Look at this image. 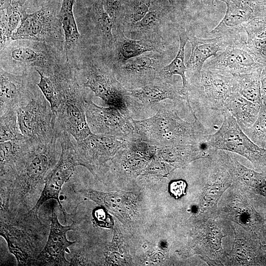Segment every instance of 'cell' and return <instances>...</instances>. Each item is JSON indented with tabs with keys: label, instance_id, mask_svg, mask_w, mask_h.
Instances as JSON below:
<instances>
[{
	"label": "cell",
	"instance_id": "cell-2",
	"mask_svg": "<svg viewBox=\"0 0 266 266\" xmlns=\"http://www.w3.org/2000/svg\"><path fill=\"white\" fill-rule=\"evenodd\" d=\"M222 114L223 122L215 133L209 134L205 143L206 148L238 154L248 160L256 169L266 171V148L254 143L228 111Z\"/></svg>",
	"mask_w": 266,
	"mask_h": 266
},
{
	"label": "cell",
	"instance_id": "cell-22",
	"mask_svg": "<svg viewBox=\"0 0 266 266\" xmlns=\"http://www.w3.org/2000/svg\"><path fill=\"white\" fill-rule=\"evenodd\" d=\"M37 141L23 135L0 142L1 181H8L16 174Z\"/></svg>",
	"mask_w": 266,
	"mask_h": 266
},
{
	"label": "cell",
	"instance_id": "cell-20",
	"mask_svg": "<svg viewBox=\"0 0 266 266\" xmlns=\"http://www.w3.org/2000/svg\"><path fill=\"white\" fill-rule=\"evenodd\" d=\"M74 222L68 226L61 225L54 207H52L50 233L45 247L37 257L39 264L46 266L69 265L65 253L75 241H69L66 233L74 230Z\"/></svg>",
	"mask_w": 266,
	"mask_h": 266
},
{
	"label": "cell",
	"instance_id": "cell-14",
	"mask_svg": "<svg viewBox=\"0 0 266 266\" xmlns=\"http://www.w3.org/2000/svg\"><path fill=\"white\" fill-rule=\"evenodd\" d=\"M220 153L232 179L231 187L254 206H266V170L258 172L243 166L225 151L220 150Z\"/></svg>",
	"mask_w": 266,
	"mask_h": 266
},
{
	"label": "cell",
	"instance_id": "cell-27",
	"mask_svg": "<svg viewBox=\"0 0 266 266\" xmlns=\"http://www.w3.org/2000/svg\"><path fill=\"white\" fill-rule=\"evenodd\" d=\"M261 107L260 105L247 100L238 93L230 103L227 111L244 131L255 123Z\"/></svg>",
	"mask_w": 266,
	"mask_h": 266
},
{
	"label": "cell",
	"instance_id": "cell-45",
	"mask_svg": "<svg viewBox=\"0 0 266 266\" xmlns=\"http://www.w3.org/2000/svg\"><path fill=\"white\" fill-rule=\"evenodd\" d=\"M33 1H37L42 2V3L46 5H56L59 3L60 0H28Z\"/></svg>",
	"mask_w": 266,
	"mask_h": 266
},
{
	"label": "cell",
	"instance_id": "cell-8",
	"mask_svg": "<svg viewBox=\"0 0 266 266\" xmlns=\"http://www.w3.org/2000/svg\"><path fill=\"white\" fill-rule=\"evenodd\" d=\"M71 135L61 131L59 140L61 144V154L55 166L48 172L44 181V186L37 202L32 210L37 213L46 201L55 200L65 216L66 213L61 203L59 196L62 187L73 175L77 166L74 157V145L70 138Z\"/></svg>",
	"mask_w": 266,
	"mask_h": 266
},
{
	"label": "cell",
	"instance_id": "cell-15",
	"mask_svg": "<svg viewBox=\"0 0 266 266\" xmlns=\"http://www.w3.org/2000/svg\"><path fill=\"white\" fill-rule=\"evenodd\" d=\"M83 86L89 88L93 96L100 98L108 106L117 108L131 116L127 91L110 72L92 67L88 71Z\"/></svg>",
	"mask_w": 266,
	"mask_h": 266
},
{
	"label": "cell",
	"instance_id": "cell-13",
	"mask_svg": "<svg viewBox=\"0 0 266 266\" xmlns=\"http://www.w3.org/2000/svg\"><path fill=\"white\" fill-rule=\"evenodd\" d=\"M195 86L202 103L222 113L227 111L230 103L238 93L234 77L204 68L201 70L200 83Z\"/></svg>",
	"mask_w": 266,
	"mask_h": 266
},
{
	"label": "cell",
	"instance_id": "cell-25",
	"mask_svg": "<svg viewBox=\"0 0 266 266\" xmlns=\"http://www.w3.org/2000/svg\"><path fill=\"white\" fill-rule=\"evenodd\" d=\"M178 35L180 44L177 53L171 62L162 68L160 74L164 79L170 78L174 75L181 76L182 86L179 91L181 94L186 99L187 102L189 100V95L191 89V85L188 82L186 76L187 68L184 64L185 47L189 37L188 34L182 27L178 29Z\"/></svg>",
	"mask_w": 266,
	"mask_h": 266
},
{
	"label": "cell",
	"instance_id": "cell-34",
	"mask_svg": "<svg viewBox=\"0 0 266 266\" xmlns=\"http://www.w3.org/2000/svg\"><path fill=\"white\" fill-rule=\"evenodd\" d=\"M118 230L115 228L114 230L113 238L111 244L106 254V265L119 266L124 265L128 263V261L124 258V253L122 246L120 247V237Z\"/></svg>",
	"mask_w": 266,
	"mask_h": 266
},
{
	"label": "cell",
	"instance_id": "cell-7",
	"mask_svg": "<svg viewBox=\"0 0 266 266\" xmlns=\"http://www.w3.org/2000/svg\"><path fill=\"white\" fill-rule=\"evenodd\" d=\"M218 214L239 225L261 242L266 239L265 219L253 204L237 190L230 187L222 196Z\"/></svg>",
	"mask_w": 266,
	"mask_h": 266
},
{
	"label": "cell",
	"instance_id": "cell-17",
	"mask_svg": "<svg viewBox=\"0 0 266 266\" xmlns=\"http://www.w3.org/2000/svg\"><path fill=\"white\" fill-rule=\"evenodd\" d=\"M55 5L42 6L28 14L25 11L21 23L14 32L11 39H29L42 42L55 37L56 33Z\"/></svg>",
	"mask_w": 266,
	"mask_h": 266
},
{
	"label": "cell",
	"instance_id": "cell-47",
	"mask_svg": "<svg viewBox=\"0 0 266 266\" xmlns=\"http://www.w3.org/2000/svg\"><path fill=\"white\" fill-rule=\"evenodd\" d=\"M169 1V2L171 3V4H173L174 2V0H168Z\"/></svg>",
	"mask_w": 266,
	"mask_h": 266
},
{
	"label": "cell",
	"instance_id": "cell-35",
	"mask_svg": "<svg viewBox=\"0 0 266 266\" xmlns=\"http://www.w3.org/2000/svg\"><path fill=\"white\" fill-rule=\"evenodd\" d=\"M154 61L146 56H139L123 67L124 73L129 75H140L155 69Z\"/></svg>",
	"mask_w": 266,
	"mask_h": 266
},
{
	"label": "cell",
	"instance_id": "cell-29",
	"mask_svg": "<svg viewBox=\"0 0 266 266\" xmlns=\"http://www.w3.org/2000/svg\"><path fill=\"white\" fill-rule=\"evenodd\" d=\"M35 69L39 75V81L36 85L55 114L61 103L60 91L50 74L38 68Z\"/></svg>",
	"mask_w": 266,
	"mask_h": 266
},
{
	"label": "cell",
	"instance_id": "cell-24",
	"mask_svg": "<svg viewBox=\"0 0 266 266\" xmlns=\"http://www.w3.org/2000/svg\"><path fill=\"white\" fill-rule=\"evenodd\" d=\"M126 95L129 98L136 99L147 106L155 105L167 99L186 101L179 90L165 83L161 85L148 84L139 88L127 90Z\"/></svg>",
	"mask_w": 266,
	"mask_h": 266
},
{
	"label": "cell",
	"instance_id": "cell-46",
	"mask_svg": "<svg viewBox=\"0 0 266 266\" xmlns=\"http://www.w3.org/2000/svg\"><path fill=\"white\" fill-rule=\"evenodd\" d=\"M265 222L266 223V219H265ZM263 248L264 250L266 252V245L263 244Z\"/></svg>",
	"mask_w": 266,
	"mask_h": 266
},
{
	"label": "cell",
	"instance_id": "cell-38",
	"mask_svg": "<svg viewBox=\"0 0 266 266\" xmlns=\"http://www.w3.org/2000/svg\"><path fill=\"white\" fill-rule=\"evenodd\" d=\"M92 215L94 222L97 226L108 229L113 228V219L104 208L101 206L96 208Z\"/></svg>",
	"mask_w": 266,
	"mask_h": 266
},
{
	"label": "cell",
	"instance_id": "cell-18",
	"mask_svg": "<svg viewBox=\"0 0 266 266\" xmlns=\"http://www.w3.org/2000/svg\"><path fill=\"white\" fill-rule=\"evenodd\" d=\"M0 114L9 109H17L27 104L38 90H35L27 75H15L0 70Z\"/></svg>",
	"mask_w": 266,
	"mask_h": 266
},
{
	"label": "cell",
	"instance_id": "cell-31",
	"mask_svg": "<svg viewBox=\"0 0 266 266\" xmlns=\"http://www.w3.org/2000/svg\"><path fill=\"white\" fill-rule=\"evenodd\" d=\"M59 21L65 35V47L66 54L77 43L80 37L73 12L59 13Z\"/></svg>",
	"mask_w": 266,
	"mask_h": 266
},
{
	"label": "cell",
	"instance_id": "cell-16",
	"mask_svg": "<svg viewBox=\"0 0 266 266\" xmlns=\"http://www.w3.org/2000/svg\"><path fill=\"white\" fill-rule=\"evenodd\" d=\"M234 234L231 250L222 261L224 266H266V252L262 242L238 224L231 222Z\"/></svg>",
	"mask_w": 266,
	"mask_h": 266
},
{
	"label": "cell",
	"instance_id": "cell-33",
	"mask_svg": "<svg viewBox=\"0 0 266 266\" xmlns=\"http://www.w3.org/2000/svg\"><path fill=\"white\" fill-rule=\"evenodd\" d=\"M150 43L143 40H125L121 45L119 54L123 60L140 56L147 51H155Z\"/></svg>",
	"mask_w": 266,
	"mask_h": 266
},
{
	"label": "cell",
	"instance_id": "cell-12",
	"mask_svg": "<svg viewBox=\"0 0 266 266\" xmlns=\"http://www.w3.org/2000/svg\"><path fill=\"white\" fill-rule=\"evenodd\" d=\"M123 141L112 136L92 133L76 141L74 145L77 166H84L94 174L113 158L122 146Z\"/></svg>",
	"mask_w": 266,
	"mask_h": 266
},
{
	"label": "cell",
	"instance_id": "cell-26",
	"mask_svg": "<svg viewBox=\"0 0 266 266\" xmlns=\"http://www.w3.org/2000/svg\"><path fill=\"white\" fill-rule=\"evenodd\" d=\"M10 56L13 61L21 65L35 66L39 69L53 66L47 50L37 45L15 47L10 51Z\"/></svg>",
	"mask_w": 266,
	"mask_h": 266
},
{
	"label": "cell",
	"instance_id": "cell-11",
	"mask_svg": "<svg viewBox=\"0 0 266 266\" xmlns=\"http://www.w3.org/2000/svg\"><path fill=\"white\" fill-rule=\"evenodd\" d=\"M264 66L241 36L230 40L223 52L204 64L203 68L236 77Z\"/></svg>",
	"mask_w": 266,
	"mask_h": 266
},
{
	"label": "cell",
	"instance_id": "cell-19",
	"mask_svg": "<svg viewBox=\"0 0 266 266\" xmlns=\"http://www.w3.org/2000/svg\"><path fill=\"white\" fill-rule=\"evenodd\" d=\"M78 193L95 202L126 225L133 222L137 213L136 198L131 193L103 192L81 189Z\"/></svg>",
	"mask_w": 266,
	"mask_h": 266
},
{
	"label": "cell",
	"instance_id": "cell-4",
	"mask_svg": "<svg viewBox=\"0 0 266 266\" xmlns=\"http://www.w3.org/2000/svg\"><path fill=\"white\" fill-rule=\"evenodd\" d=\"M58 142L59 138L45 143L36 142L19 170L9 181L19 189L22 197L44 183L46 175L59 159Z\"/></svg>",
	"mask_w": 266,
	"mask_h": 266
},
{
	"label": "cell",
	"instance_id": "cell-42",
	"mask_svg": "<svg viewBox=\"0 0 266 266\" xmlns=\"http://www.w3.org/2000/svg\"><path fill=\"white\" fill-rule=\"evenodd\" d=\"M119 6V0H107V12L111 17H115Z\"/></svg>",
	"mask_w": 266,
	"mask_h": 266
},
{
	"label": "cell",
	"instance_id": "cell-43",
	"mask_svg": "<svg viewBox=\"0 0 266 266\" xmlns=\"http://www.w3.org/2000/svg\"><path fill=\"white\" fill-rule=\"evenodd\" d=\"M261 89L263 104H266V68L263 69L261 76Z\"/></svg>",
	"mask_w": 266,
	"mask_h": 266
},
{
	"label": "cell",
	"instance_id": "cell-37",
	"mask_svg": "<svg viewBox=\"0 0 266 266\" xmlns=\"http://www.w3.org/2000/svg\"><path fill=\"white\" fill-rule=\"evenodd\" d=\"M264 17L253 19L245 25L244 30L247 38L266 37V19L263 18Z\"/></svg>",
	"mask_w": 266,
	"mask_h": 266
},
{
	"label": "cell",
	"instance_id": "cell-32",
	"mask_svg": "<svg viewBox=\"0 0 266 266\" xmlns=\"http://www.w3.org/2000/svg\"><path fill=\"white\" fill-rule=\"evenodd\" d=\"M243 132L257 145L266 148V104L261 107L253 125Z\"/></svg>",
	"mask_w": 266,
	"mask_h": 266
},
{
	"label": "cell",
	"instance_id": "cell-1",
	"mask_svg": "<svg viewBox=\"0 0 266 266\" xmlns=\"http://www.w3.org/2000/svg\"><path fill=\"white\" fill-rule=\"evenodd\" d=\"M195 120H183L176 111L162 105L151 117L135 120L131 117L134 134L140 139L157 146L176 144H204L209 133L194 111Z\"/></svg>",
	"mask_w": 266,
	"mask_h": 266
},
{
	"label": "cell",
	"instance_id": "cell-9",
	"mask_svg": "<svg viewBox=\"0 0 266 266\" xmlns=\"http://www.w3.org/2000/svg\"><path fill=\"white\" fill-rule=\"evenodd\" d=\"M86 120L93 133L115 137L125 140L135 137L131 116L116 107L95 104L89 96L85 101Z\"/></svg>",
	"mask_w": 266,
	"mask_h": 266
},
{
	"label": "cell",
	"instance_id": "cell-21",
	"mask_svg": "<svg viewBox=\"0 0 266 266\" xmlns=\"http://www.w3.org/2000/svg\"><path fill=\"white\" fill-rule=\"evenodd\" d=\"M191 45V53L186 64V73L194 86L198 85L201 79V72L205 61L211 56H217V53L224 51L228 44L221 37L200 38L188 34Z\"/></svg>",
	"mask_w": 266,
	"mask_h": 266
},
{
	"label": "cell",
	"instance_id": "cell-28",
	"mask_svg": "<svg viewBox=\"0 0 266 266\" xmlns=\"http://www.w3.org/2000/svg\"><path fill=\"white\" fill-rule=\"evenodd\" d=\"M263 68L234 77L237 82L238 93L247 100L261 106V76Z\"/></svg>",
	"mask_w": 266,
	"mask_h": 266
},
{
	"label": "cell",
	"instance_id": "cell-30",
	"mask_svg": "<svg viewBox=\"0 0 266 266\" xmlns=\"http://www.w3.org/2000/svg\"><path fill=\"white\" fill-rule=\"evenodd\" d=\"M17 112L16 109H9L0 114V142L23 135L19 129Z\"/></svg>",
	"mask_w": 266,
	"mask_h": 266
},
{
	"label": "cell",
	"instance_id": "cell-40",
	"mask_svg": "<svg viewBox=\"0 0 266 266\" xmlns=\"http://www.w3.org/2000/svg\"><path fill=\"white\" fill-rule=\"evenodd\" d=\"M148 6L145 3L136 6L133 13V19L134 22H139L148 11Z\"/></svg>",
	"mask_w": 266,
	"mask_h": 266
},
{
	"label": "cell",
	"instance_id": "cell-44",
	"mask_svg": "<svg viewBox=\"0 0 266 266\" xmlns=\"http://www.w3.org/2000/svg\"><path fill=\"white\" fill-rule=\"evenodd\" d=\"M204 10H211L214 7L215 0H197Z\"/></svg>",
	"mask_w": 266,
	"mask_h": 266
},
{
	"label": "cell",
	"instance_id": "cell-39",
	"mask_svg": "<svg viewBox=\"0 0 266 266\" xmlns=\"http://www.w3.org/2000/svg\"><path fill=\"white\" fill-rule=\"evenodd\" d=\"M187 188L186 182L182 180H178L171 182L169 185V191L171 194L176 198L183 196Z\"/></svg>",
	"mask_w": 266,
	"mask_h": 266
},
{
	"label": "cell",
	"instance_id": "cell-36",
	"mask_svg": "<svg viewBox=\"0 0 266 266\" xmlns=\"http://www.w3.org/2000/svg\"><path fill=\"white\" fill-rule=\"evenodd\" d=\"M95 10L103 36L108 40H111L113 37L112 33L113 21L109 14L104 9L102 0H100V2L96 5Z\"/></svg>",
	"mask_w": 266,
	"mask_h": 266
},
{
	"label": "cell",
	"instance_id": "cell-23",
	"mask_svg": "<svg viewBox=\"0 0 266 266\" xmlns=\"http://www.w3.org/2000/svg\"><path fill=\"white\" fill-rule=\"evenodd\" d=\"M204 144H176L157 146L156 156L173 169L183 167L191 162L209 158L211 151Z\"/></svg>",
	"mask_w": 266,
	"mask_h": 266
},
{
	"label": "cell",
	"instance_id": "cell-6",
	"mask_svg": "<svg viewBox=\"0 0 266 266\" xmlns=\"http://www.w3.org/2000/svg\"><path fill=\"white\" fill-rule=\"evenodd\" d=\"M17 119L21 133L41 143L59 138L60 131L56 116L42 93L38 90L25 105L17 109Z\"/></svg>",
	"mask_w": 266,
	"mask_h": 266
},
{
	"label": "cell",
	"instance_id": "cell-41",
	"mask_svg": "<svg viewBox=\"0 0 266 266\" xmlns=\"http://www.w3.org/2000/svg\"><path fill=\"white\" fill-rule=\"evenodd\" d=\"M158 18L157 12L155 11L148 12L144 17L139 22L138 25L141 28L150 26L156 21Z\"/></svg>",
	"mask_w": 266,
	"mask_h": 266
},
{
	"label": "cell",
	"instance_id": "cell-10",
	"mask_svg": "<svg viewBox=\"0 0 266 266\" xmlns=\"http://www.w3.org/2000/svg\"><path fill=\"white\" fill-rule=\"evenodd\" d=\"M227 5L223 19L211 31L210 36H220L226 41L241 36L244 26L251 20L266 16V0H221Z\"/></svg>",
	"mask_w": 266,
	"mask_h": 266
},
{
	"label": "cell",
	"instance_id": "cell-3",
	"mask_svg": "<svg viewBox=\"0 0 266 266\" xmlns=\"http://www.w3.org/2000/svg\"><path fill=\"white\" fill-rule=\"evenodd\" d=\"M231 221L220 215L193 225L186 245L178 253L184 257L199 255L222 262L227 252L223 238L231 234Z\"/></svg>",
	"mask_w": 266,
	"mask_h": 266
},
{
	"label": "cell",
	"instance_id": "cell-5",
	"mask_svg": "<svg viewBox=\"0 0 266 266\" xmlns=\"http://www.w3.org/2000/svg\"><path fill=\"white\" fill-rule=\"evenodd\" d=\"M208 177L200 193V200L193 211L192 225L205 221L218 215L219 202L232 185V179L220 150L212 152L209 158Z\"/></svg>",
	"mask_w": 266,
	"mask_h": 266
}]
</instances>
